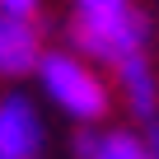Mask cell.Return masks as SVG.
<instances>
[{
    "instance_id": "6da1fadb",
    "label": "cell",
    "mask_w": 159,
    "mask_h": 159,
    "mask_svg": "<svg viewBox=\"0 0 159 159\" xmlns=\"http://www.w3.org/2000/svg\"><path fill=\"white\" fill-rule=\"evenodd\" d=\"M38 80H42L47 98L66 117H75V122H98L108 112V84L98 80V70L84 56H75V52H42Z\"/></svg>"
},
{
    "instance_id": "7a4b0ae2",
    "label": "cell",
    "mask_w": 159,
    "mask_h": 159,
    "mask_svg": "<svg viewBox=\"0 0 159 159\" xmlns=\"http://www.w3.org/2000/svg\"><path fill=\"white\" fill-rule=\"evenodd\" d=\"M145 38H150V24H145V14H136V5L112 19H75V28H70L75 52H84L94 61H112V66L136 56L145 47Z\"/></svg>"
},
{
    "instance_id": "3957f363",
    "label": "cell",
    "mask_w": 159,
    "mask_h": 159,
    "mask_svg": "<svg viewBox=\"0 0 159 159\" xmlns=\"http://www.w3.org/2000/svg\"><path fill=\"white\" fill-rule=\"evenodd\" d=\"M42 154V117L33 98L5 94L0 98V159H38Z\"/></svg>"
},
{
    "instance_id": "277c9868",
    "label": "cell",
    "mask_w": 159,
    "mask_h": 159,
    "mask_svg": "<svg viewBox=\"0 0 159 159\" xmlns=\"http://www.w3.org/2000/svg\"><path fill=\"white\" fill-rule=\"evenodd\" d=\"M38 61H42L38 24L33 19H19V14H0V75L19 80V75L38 70Z\"/></svg>"
},
{
    "instance_id": "5b68a950",
    "label": "cell",
    "mask_w": 159,
    "mask_h": 159,
    "mask_svg": "<svg viewBox=\"0 0 159 159\" xmlns=\"http://www.w3.org/2000/svg\"><path fill=\"white\" fill-rule=\"evenodd\" d=\"M117 84H122V94H126V108H131L140 122H154L159 84H154V70H150V56H145V52L117 61Z\"/></svg>"
},
{
    "instance_id": "8992f818",
    "label": "cell",
    "mask_w": 159,
    "mask_h": 159,
    "mask_svg": "<svg viewBox=\"0 0 159 159\" xmlns=\"http://www.w3.org/2000/svg\"><path fill=\"white\" fill-rule=\"evenodd\" d=\"M89 159H150V150L131 131H108V136H98V145H94Z\"/></svg>"
},
{
    "instance_id": "52a82bcc",
    "label": "cell",
    "mask_w": 159,
    "mask_h": 159,
    "mask_svg": "<svg viewBox=\"0 0 159 159\" xmlns=\"http://www.w3.org/2000/svg\"><path fill=\"white\" fill-rule=\"evenodd\" d=\"M126 10H131V0H75V19H112Z\"/></svg>"
},
{
    "instance_id": "ba28073f",
    "label": "cell",
    "mask_w": 159,
    "mask_h": 159,
    "mask_svg": "<svg viewBox=\"0 0 159 159\" xmlns=\"http://www.w3.org/2000/svg\"><path fill=\"white\" fill-rule=\"evenodd\" d=\"M0 14H19V19H33V14H38V0H0Z\"/></svg>"
}]
</instances>
